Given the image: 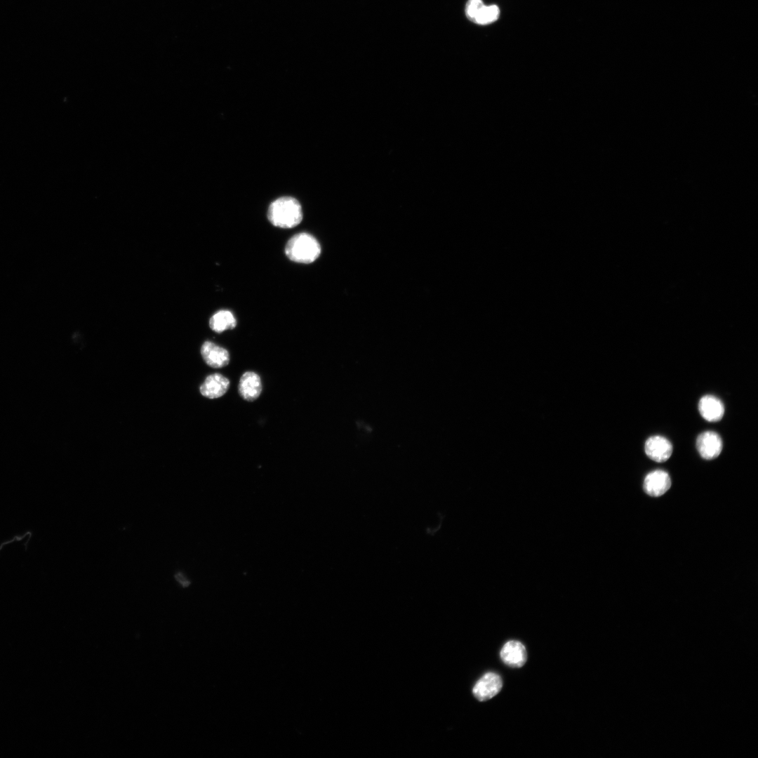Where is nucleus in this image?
<instances>
[{
	"instance_id": "1a4fd4ad",
	"label": "nucleus",
	"mask_w": 758,
	"mask_h": 758,
	"mask_svg": "<svg viewBox=\"0 0 758 758\" xmlns=\"http://www.w3.org/2000/svg\"><path fill=\"white\" fill-rule=\"evenodd\" d=\"M262 385L260 377L253 371H246L240 378L238 391L240 396L247 401H253L260 395Z\"/></svg>"
},
{
	"instance_id": "f03ea898",
	"label": "nucleus",
	"mask_w": 758,
	"mask_h": 758,
	"mask_svg": "<svg viewBox=\"0 0 758 758\" xmlns=\"http://www.w3.org/2000/svg\"><path fill=\"white\" fill-rule=\"evenodd\" d=\"M285 253L293 262L310 264L321 254V246L317 239L307 232L293 235L286 243Z\"/></svg>"
},
{
	"instance_id": "ddd939ff",
	"label": "nucleus",
	"mask_w": 758,
	"mask_h": 758,
	"mask_svg": "<svg viewBox=\"0 0 758 758\" xmlns=\"http://www.w3.org/2000/svg\"><path fill=\"white\" fill-rule=\"evenodd\" d=\"M500 15V9L496 5H484L474 18V22L485 25L496 21Z\"/></svg>"
},
{
	"instance_id": "0eeeda50",
	"label": "nucleus",
	"mask_w": 758,
	"mask_h": 758,
	"mask_svg": "<svg viewBox=\"0 0 758 758\" xmlns=\"http://www.w3.org/2000/svg\"><path fill=\"white\" fill-rule=\"evenodd\" d=\"M201 354L207 365L214 368L226 366L230 363L229 352L211 341H206L201 346Z\"/></svg>"
},
{
	"instance_id": "2eb2a0df",
	"label": "nucleus",
	"mask_w": 758,
	"mask_h": 758,
	"mask_svg": "<svg viewBox=\"0 0 758 758\" xmlns=\"http://www.w3.org/2000/svg\"><path fill=\"white\" fill-rule=\"evenodd\" d=\"M175 580L183 587H187L190 584V582L181 573H178L175 576Z\"/></svg>"
},
{
	"instance_id": "f8f14e48",
	"label": "nucleus",
	"mask_w": 758,
	"mask_h": 758,
	"mask_svg": "<svg viewBox=\"0 0 758 758\" xmlns=\"http://www.w3.org/2000/svg\"><path fill=\"white\" fill-rule=\"evenodd\" d=\"M237 326L234 314L229 310H221L212 315L209 319L210 328L216 333L232 330Z\"/></svg>"
},
{
	"instance_id": "4468645a",
	"label": "nucleus",
	"mask_w": 758,
	"mask_h": 758,
	"mask_svg": "<svg viewBox=\"0 0 758 758\" xmlns=\"http://www.w3.org/2000/svg\"><path fill=\"white\" fill-rule=\"evenodd\" d=\"M481 0H469L466 4L465 13L467 17L473 21L479 11L484 6Z\"/></svg>"
},
{
	"instance_id": "20e7f679",
	"label": "nucleus",
	"mask_w": 758,
	"mask_h": 758,
	"mask_svg": "<svg viewBox=\"0 0 758 758\" xmlns=\"http://www.w3.org/2000/svg\"><path fill=\"white\" fill-rule=\"evenodd\" d=\"M500 658L507 666L519 668L527 660V651L522 642L518 640H509L505 642L500 651Z\"/></svg>"
},
{
	"instance_id": "423d86ee",
	"label": "nucleus",
	"mask_w": 758,
	"mask_h": 758,
	"mask_svg": "<svg viewBox=\"0 0 758 758\" xmlns=\"http://www.w3.org/2000/svg\"><path fill=\"white\" fill-rule=\"evenodd\" d=\"M644 450L650 459L658 463H663L671 456L672 445L665 437L655 435L646 441Z\"/></svg>"
},
{
	"instance_id": "39448f33",
	"label": "nucleus",
	"mask_w": 758,
	"mask_h": 758,
	"mask_svg": "<svg viewBox=\"0 0 758 758\" xmlns=\"http://www.w3.org/2000/svg\"><path fill=\"white\" fill-rule=\"evenodd\" d=\"M696 447L700 456L705 460H712L719 456L723 444L720 436L713 431L700 434L696 440Z\"/></svg>"
},
{
	"instance_id": "7ed1b4c3",
	"label": "nucleus",
	"mask_w": 758,
	"mask_h": 758,
	"mask_svg": "<svg viewBox=\"0 0 758 758\" xmlns=\"http://www.w3.org/2000/svg\"><path fill=\"white\" fill-rule=\"evenodd\" d=\"M503 688V679L494 672L484 674L474 684L472 694L479 701H486L500 693Z\"/></svg>"
},
{
	"instance_id": "9d476101",
	"label": "nucleus",
	"mask_w": 758,
	"mask_h": 758,
	"mask_svg": "<svg viewBox=\"0 0 758 758\" xmlns=\"http://www.w3.org/2000/svg\"><path fill=\"white\" fill-rule=\"evenodd\" d=\"M230 380L223 375L215 373L208 375L200 386V393L208 399L223 396L229 390Z\"/></svg>"
},
{
	"instance_id": "f257e3e1",
	"label": "nucleus",
	"mask_w": 758,
	"mask_h": 758,
	"mask_svg": "<svg viewBox=\"0 0 758 758\" xmlns=\"http://www.w3.org/2000/svg\"><path fill=\"white\" fill-rule=\"evenodd\" d=\"M302 209L299 201L291 197H283L274 201L269 206L267 218L275 227L289 229L299 225L302 220Z\"/></svg>"
},
{
	"instance_id": "9b49d317",
	"label": "nucleus",
	"mask_w": 758,
	"mask_h": 758,
	"mask_svg": "<svg viewBox=\"0 0 758 758\" xmlns=\"http://www.w3.org/2000/svg\"><path fill=\"white\" fill-rule=\"evenodd\" d=\"M698 411L701 416L709 422L720 420L724 414V406L722 401L714 395L703 396L698 403Z\"/></svg>"
},
{
	"instance_id": "6e6552de",
	"label": "nucleus",
	"mask_w": 758,
	"mask_h": 758,
	"mask_svg": "<svg viewBox=\"0 0 758 758\" xmlns=\"http://www.w3.org/2000/svg\"><path fill=\"white\" fill-rule=\"evenodd\" d=\"M671 486L669 474L663 470H657L649 472L644 481V490L649 496L659 497L665 493Z\"/></svg>"
}]
</instances>
